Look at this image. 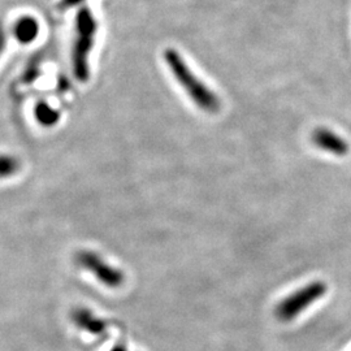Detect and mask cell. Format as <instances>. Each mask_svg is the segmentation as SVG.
Returning a JSON list of instances; mask_svg holds the SVG:
<instances>
[{
  "label": "cell",
  "instance_id": "1",
  "mask_svg": "<svg viewBox=\"0 0 351 351\" xmlns=\"http://www.w3.org/2000/svg\"><path fill=\"white\" fill-rule=\"evenodd\" d=\"M164 60L176 81L184 88L189 98L199 110L207 113L219 112L221 101L217 94L190 69L185 59L175 49L164 51Z\"/></svg>",
  "mask_w": 351,
  "mask_h": 351
},
{
  "label": "cell",
  "instance_id": "2",
  "mask_svg": "<svg viewBox=\"0 0 351 351\" xmlns=\"http://www.w3.org/2000/svg\"><path fill=\"white\" fill-rule=\"evenodd\" d=\"M75 29L72 50L73 75L80 82H88L90 80V53L98 32V23L88 7H82L77 12Z\"/></svg>",
  "mask_w": 351,
  "mask_h": 351
},
{
  "label": "cell",
  "instance_id": "3",
  "mask_svg": "<svg viewBox=\"0 0 351 351\" xmlns=\"http://www.w3.org/2000/svg\"><path fill=\"white\" fill-rule=\"evenodd\" d=\"M326 293V284L322 281H314L280 302L276 307V316L282 322H291L313 303L319 301Z\"/></svg>",
  "mask_w": 351,
  "mask_h": 351
},
{
  "label": "cell",
  "instance_id": "4",
  "mask_svg": "<svg viewBox=\"0 0 351 351\" xmlns=\"http://www.w3.org/2000/svg\"><path fill=\"white\" fill-rule=\"evenodd\" d=\"M75 262L84 269L91 272L106 287L119 288L125 281L123 271L106 263L99 255L93 251H80L75 255Z\"/></svg>",
  "mask_w": 351,
  "mask_h": 351
},
{
  "label": "cell",
  "instance_id": "5",
  "mask_svg": "<svg viewBox=\"0 0 351 351\" xmlns=\"http://www.w3.org/2000/svg\"><path fill=\"white\" fill-rule=\"evenodd\" d=\"M311 141L317 149L329 152L335 156H346L350 151L348 141L328 128H317L311 134Z\"/></svg>",
  "mask_w": 351,
  "mask_h": 351
},
{
  "label": "cell",
  "instance_id": "6",
  "mask_svg": "<svg viewBox=\"0 0 351 351\" xmlns=\"http://www.w3.org/2000/svg\"><path fill=\"white\" fill-rule=\"evenodd\" d=\"M13 37L20 43L29 45L37 39L39 34V24L32 16H24L19 19L13 25Z\"/></svg>",
  "mask_w": 351,
  "mask_h": 351
},
{
  "label": "cell",
  "instance_id": "7",
  "mask_svg": "<svg viewBox=\"0 0 351 351\" xmlns=\"http://www.w3.org/2000/svg\"><path fill=\"white\" fill-rule=\"evenodd\" d=\"M72 320L80 329L91 335H101L106 330V323L95 317L86 308H77L72 314Z\"/></svg>",
  "mask_w": 351,
  "mask_h": 351
},
{
  "label": "cell",
  "instance_id": "8",
  "mask_svg": "<svg viewBox=\"0 0 351 351\" xmlns=\"http://www.w3.org/2000/svg\"><path fill=\"white\" fill-rule=\"evenodd\" d=\"M34 116L38 123L42 126H55L60 120V111L52 108L49 103L40 101H38L34 108Z\"/></svg>",
  "mask_w": 351,
  "mask_h": 351
},
{
  "label": "cell",
  "instance_id": "9",
  "mask_svg": "<svg viewBox=\"0 0 351 351\" xmlns=\"http://www.w3.org/2000/svg\"><path fill=\"white\" fill-rule=\"evenodd\" d=\"M20 168V163L11 155H0V178L14 175Z\"/></svg>",
  "mask_w": 351,
  "mask_h": 351
},
{
  "label": "cell",
  "instance_id": "10",
  "mask_svg": "<svg viewBox=\"0 0 351 351\" xmlns=\"http://www.w3.org/2000/svg\"><path fill=\"white\" fill-rule=\"evenodd\" d=\"M84 1H85V0H60L59 4H58V7H59V10L65 11V10L73 8V7L81 4V3H84Z\"/></svg>",
  "mask_w": 351,
  "mask_h": 351
},
{
  "label": "cell",
  "instance_id": "11",
  "mask_svg": "<svg viewBox=\"0 0 351 351\" xmlns=\"http://www.w3.org/2000/svg\"><path fill=\"white\" fill-rule=\"evenodd\" d=\"M5 46H7V33H5V29L3 24L0 23V56L5 49Z\"/></svg>",
  "mask_w": 351,
  "mask_h": 351
},
{
  "label": "cell",
  "instance_id": "12",
  "mask_svg": "<svg viewBox=\"0 0 351 351\" xmlns=\"http://www.w3.org/2000/svg\"><path fill=\"white\" fill-rule=\"evenodd\" d=\"M111 351H126V349L123 345H116Z\"/></svg>",
  "mask_w": 351,
  "mask_h": 351
}]
</instances>
